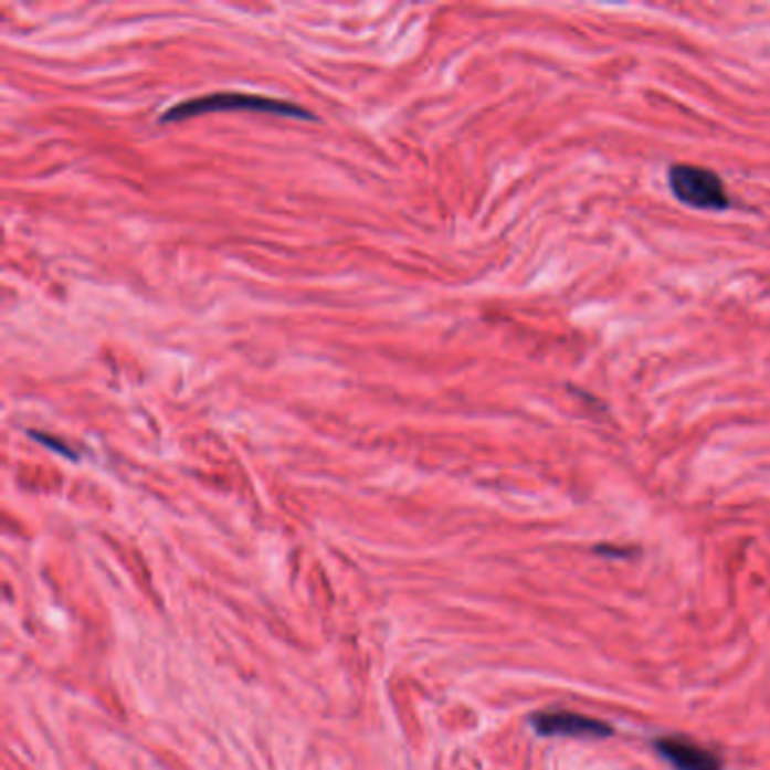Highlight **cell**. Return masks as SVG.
<instances>
[{"instance_id":"6da1fadb","label":"cell","mask_w":770,"mask_h":770,"mask_svg":"<svg viewBox=\"0 0 770 770\" xmlns=\"http://www.w3.org/2000/svg\"><path fill=\"white\" fill-rule=\"evenodd\" d=\"M238 112V109H249V112H263V114H276V116H287V118H303L310 120L313 114L298 107V105H289V102L283 99H274V97H263V95H246V93H213V95H203V97H194L188 102H181V105L170 107L164 116L161 123H175V120H183L190 116H201V114H211V112Z\"/></svg>"},{"instance_id":"7a4b0ae2","label":"cell","mask_w":770,"mask_h":770,"mask_svg":"<svg viewBox=\"0 0 770 770\" xmlns=\"http://www.w3.org/2000/svg\"><path fill=\"white\" fill-rule=\"evenodd\" d=\"M669 188L678 201L692 209L724 211L730 207V197L721 177L700 166H674L669 170Z\"/></svg>"},{"instance_id":"3957f363","label":"cell","mask_w":770,"mask_h":770,"mask_svg":"<svg viewBox=\"0 0 770 770\" xmlns=\"http://www.w3.org/2000/svg\"><path fill=\"white\" fill-rule=\"evenodd\" d=\"M531 726L540 737H570V739H605L612 737V726L599 718L577 711H540L531 716Z\"/></svg>"},{"instance_id":"277c9868","label":"cell","mask_w":770,"mask_h":770,"mask_svg":"<svg viewBox=\"0 0 770 770\" xmlns=\"http://www.w3.org/2000/svg\"><path fill=\"white\" fill-rule=\"evenodd\" d=\"M655 750L674 770H724L721 757L687 737H662Z\"/></svg>"},{"instance_id":"5b68a950","label":"cell","mask_w":770,"mask_h":770,"mask_svg":"<svg viewBox=\"0 0 770 770\" xmlns=\"http://www.w3.org/2000/svg\"><path fill=\"white\" fill-rule=\"evenodd\" d=\"M30 436L32 439H36L39 443H43V445H48L50 450H55V452H60V454H64V456H68V458H77V454L71 450V447H66L64 443H60L57 439H50V436H45L43 432H30Z\"/></svg>"}]
</instances>
